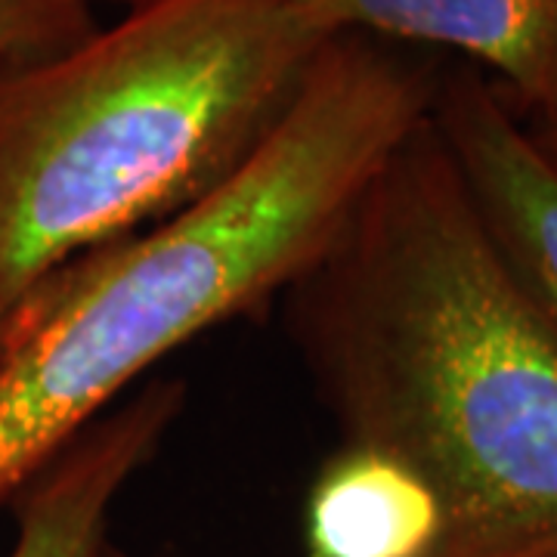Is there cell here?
Segmentation results:
<instances>
[{"label":"cell","instance_id":"6da1fadb","mask_svg":"<svg viewBox=\"0 0 557 557\" xmlns=\"http://www.w3.org/2000/svg\"><path fill=\"white\" fill-rule=\"evenodd\" d=\"M282 298L341 437L437 490V557H557V325L486 233L434 115Z\"/></svg>","mask_w":557,"mask_h":557},{"label":"cell","instance_id":"7a4b0ae2","mask_svg":"<svg viewBox=\"0 0 557 557\" xmlns=\"http://www.w3.org/2000/svg\"><path fill=\"white\" fill-rule=\"evenodd\" d=\"M446 62L335 35L199 199L40 285L0 332V508L152 366L285 295L421 121Z\"/></svg>","mask_w":557,"mask_h":557},{"label":"cell","instance_id":"3957f363","mask_svg":"<svg viewBox=\"0 0 557 557\" xmlns=\"http://www.w3.org/2000/svg\"><path fill=\"white\" fill-rule=\"evenodd\" d=\"M325 40L292 0H146L0 69V332L57 273L226 177Z\"/></svg>","mask_w":557,"mask_h":557},{"label":"cell","instance_id":"277c9868","mask_svg":"<svg viewBox=\"0 0 557 557\" xmlns=\"http://www.w3.org/2000/svg\"><path fill=\"white\" fill-rule=\"evenodd\" d=\"M431 115L486 233L557 325V171L471 62L443 69Z\"/></svg>","mask_w":557,"mask_h":557},{"label":"cell","instance_id":"5b68a950","mask_svg":"<svg viewBox=\"0 0 557 557\" xmlns=\"http://www.w3.org/2000/svg\"><path fill=\"white\" fill-rule=\"evenodd\" d=\"M186 403L180 381H149L90 421L25 483L7 557H94L115 498L159 453Z\"/></svg>","mask_w":557,"mask_h":557},{"label":"cell","instance_id":"8992f818","mask_svg":"<svg viewBox=\"0 0 557 557\" xmlns=\"http://www.w3.org/2000/svg\"><path fill=\"white\" fill-rule=\"evenodd\" d=\"M322 35L458 53L486 69L515 115L557 84V0H292Z\"/></svg>","mask_w":557,"mask_h":557},{"label":"cell","instance_id":"52a82bcc","mask_svg":"<svg viewBox=\"0 0 557 557\" xmlns=\"http://www.w3.org/2000/svg\"><path fill=\"white\" fill-rule=\"evenodd\" d=\"M446 508L421 471L394 453L344 440L304 498L307 557H437Z\"/></svg>","mask_w":557,"mask_h":557},{"label":"cell","instance_id":"ba28073f","mask_svg":"<svg viewBox=\"0 0 557 557\" xmlns=\"http://www.w3.org/2000/svg\"><path fill=\"white\" fill-rule=\"evenodd\" d=\"M90 32L84 0H0V69L62 50Z\"/></svg>","mask_w":557,"mask_h":557},{"label":"cell","instance_id":"9c48e42d","mask_svg":"<svg viewBox=\"0 0 557 557\" xmlns=\"http://www.w3.org/2000/svg\"><path fill=\"white\" fill-rule=\"evenodd\" d=\"M518 119L523 124V131H527V137L533 139V146L542 152V159L557 171V84L536 109H530L527 115H518Z\"/></svg>","mask_w":557,"mask_h":557},{"label":"cell","instance_id":"30bf717a","mask_svg":"<svg viewBox=\"0 0 557 557\" xmlns=\"http://www.w3.org/2000/svg\"><path fill=\"white\" fill-rule=\"evenodd\" d=\"M94 557H134V555H127V552H121L119 545H112V542L106 539V542H102L100 548L94 552Z\"/></svg>","mask_w":557,"mask_h":557},{"label":"cell","instance_id":"8fae6325","mask_svg":"<svg viewBox=\"0 0 557 557\" xmlns=\"http://www.w3.org/2000/svg\"><path fill=\"white\" fill-rule=\"evenodd\" d=\"M84 3H87V7H90V3H94V0H84ZM119 3H127V7H139V3H146V0H119Z\"/></svg>","mask_w":557,"mask_h":557}]
</instances>
